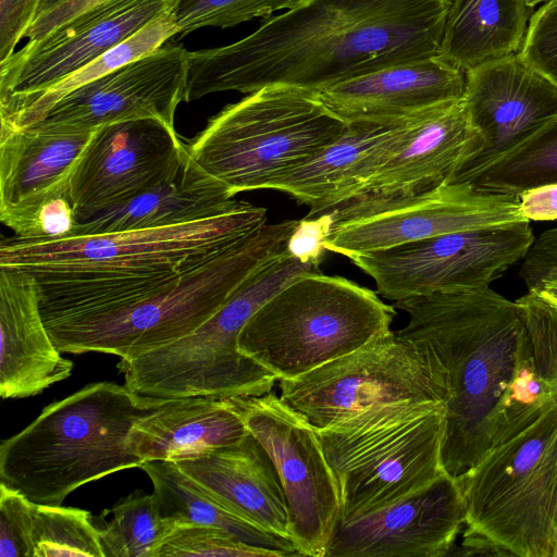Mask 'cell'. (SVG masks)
<instances>
[{
    "label": "cell",
    "mask_w": 557,
    "mask_h": 557,
    "mask_svg": "<svg viewBox=\"0 0 557 557\" xmlns=\"http://www.w3.org/2000/svg\"><path fill=\"white\" fill-rule=\"evenodd\" d=\"M453 0H307L230 45L188 51L185 102L272 85L319 92L441 54Z\"/></svg>",
    "instance_id": "6da1fadb"
},
{
    "label": "cell",
    "mask_w": 557,
    "mask_h": 557,
    "mask_svg": "<svg viewBox=\"0 0 557 557\" xmlns=\"http://www.w3.org/2000/svg\"><path fill=\"white\" fill-rule=\"evenodd\" d=\"M393 306L408 314L396 336L416 351L444 406L442 467L457 480L507 420L527 408L518 401L517 383L535 366L520 307L490 286Z\"/></svg>",
    "instance_id": "7a4b0ae2"
},
{
    "label": "cell",
    "mask_w": 557,
    "mask_h": 557,
    "mask_svg": "<svg viewBox=\"0 0 557 557\" xmlns=\"http://www.w3.org/2000/svg\"><path fill=\"white\" fill-rule=\"evenodd\" d=\"M267 210L246 201L201 221L60 239L0 240V270L29 275L46 327L129 307L256 232Z\"/></svg>",
    "instance_id": "3957f363"
},
{
    "label": "cell",
    "mask_w": 557,
    "mask_h": 557,
    "mask_svg": "<svg viewBox=\"0 0 557 557\" xmlns=\"http://www.w3.org/2000/svg\"><path fill=\"white\" fill-rule=\"evenodd\" d=\"M456 482L465 530L453 555L557 557V396L512 414Z\"/></svg>",
    "instance_id": "277c9868"
},
{
    "label": "cell",
    "mask_w": 557,
    "mask_h": 557,
    "mask_svg": "<svg viewBox=\"0 0 557 557\" xmlns=\"http://www.w3.org/2000/svg\"><path fill=\"white\" fill-rule=\"evenodd\" d=\"M165 400L112 382L88 384L1 443L0 483L35 504L58 506L86 483L140 468L131 430Z\"/></svg>",
    "instance_id": "5b68a950"
},
{
    "label": "cell",
    "mask_w": 557,
    "mask_h": 557,
    "mask_svg": "<svg viewBox=\"0 0 557 557\" xmlns=\"http://www.w3.org/2000/svg\"><path fill=\"white\" fill-rule=\"evenodd\" d=\"M301 220L264 224L182 274L169 288L101 315L47 329L61 352L134 358L207 322L257 270L284 255Z\"/></svg>",
    "instance_id": "8992f818"
},
{
    "label": "cell",
    "mask_w": 557,
    "mask_h": 557,
    "mask_svg": "<svg viewBox=\"0 0 557 557\" xmlns=\"http://www.w3.org/2000/svg\"><path fill=\"white\" fill-rule=\"evenodd\" d=\"M322 260L287 251L249 276L201 326L169 345L117 363L125 386L156 398L260 396L277 379L238 350L239 334L292 280L319 273Z\"/></svg>",
    "instance_id": "52a82bcc"
},
{
    "label": "cell",
    "mask_w": 557,
    "mask_h": 557,
    "mask_svg": "<svg viewBox=\"0 0 557 557\" xmlns=\"http://www.w3.org/2000/svg\"><path fill=\"white\" fill-rule=\"evenodd\" d=\"M395 307L322 272L292 280L247 321L238 350L277 381L293 379L392 332Z\"/></svg>",
    "instance_id": "ba28073f"
},
{
    "label": "cell",
    "mask_w": 557,
    "mask_h": 557,
    "mask_svg": "<svg viewBox=\"0 0 557 557\" xmlns=\"http://www.w3.org/2000/svg\"><path fill=\"white\" fill-rule=\"evenodd\" d=\"M444 420L440 401L400 400L317 430L338 488V522L391 505L445 473Z\"/></svg>",
    "instance_id": "9c48e42d"
},
{
    "label": "cell",
    "mask_w": 557,
    "mask_h": 557,
    "mask_svg": "<svg viewBox=\"0 0 557 557\" xmlns=\"http://www.w3.org/2000/svg\"><path fill=\"white\" fill-rule=\"evenodd\" d=\"M346 124L315 92L272 85L224 107L185 146L235 196L268 189L336 140Z\"/></svg>",
    "instance_id": "30bf717a"
},
{
    "label": "cell",
    "mask_w": 557,
    "mask_h": 557,
    "mask_svg": "<svg viewBox=\"0 0 557 557\" xmlns=\"http://www.w3.org/2000/svg\"><path fill=\"white\" fill-rule=\"evenodd\" d=\"M535 238L530 221L460 231L387 249L352 255L350 261L393 300L490 286L523 260Z\"/></svg>",
    "instance_id": "8fae6325"
},
{
    "label": "cell",
    "mask_w": 557,
    "mask_h": 557,
    "mask_svg": "<svg viewBox=\"0 0 557 557\" xmlns=\"http://www.w3.org/2000/svg\"><path fill=\"white\" fill-rule=\"evenodd\" d=\"M519 196L444 183L429 191L369 205H339L324 213L325 250L350 257L440 236L527 221Z\"/></svg>",
    "instance_id": "7c38bea8"
},
{
    "label": "cell",
    "mask_w": 557,
    "mask_h": 557,
    "mask_svg": "<svg viewBox=\"0 0 557 557\" xmlns=\"http://www.w3.org/2000/svg\"><path fill=\"white\" fill-rule=\"evenodd\" d=\"M231 399L277 470L298 555L325 557L341 519V503L318 431L272 391Z\"/></svg>",
    "instance_id": "4fadbf2b"
},
{
    "label": "cell",
    "mask_w": 557,
    "mask_h": 557,
    "mask_svg": "<svg viewBox=\"0 0 557 557\" xmlns=\"http://www.w3.org/2000/svg\"><path fill=\"white\" fill-rule=\"evenodd\" d=\"M280 398L315 430L383 404L441 401L416 351L395 332L293 379L278 380Z\"/></svg>",
    "instance_id": "5bb4252c"
},
{
    "label": "cell",
    "mask_w": 557,
    "mask_h": 557,
    "mask_svg": "<svg viewBox=\"0 0 557 557\" xmlns=\"http://www.w3.org/2000/svg\"><path fill=\"white\" fill-rule=\"evenodd\" d=\"M181 0H110L0 64V116L116 47Z\"/></svg>",
    "instance_id": "9a60e30c"
},
{
    "label": "cell",
    "mask_w": 557,
    "mask_h": 557,
    "mask_svg": "<svg viewBox=\"0 0 557 557\" xmlns=\"http://www.w3.org/2000/svg\"><path fill=\"white\" fill-rule=\"evenodd\" d=\"M463 101L472 139L445 183L491 163L557 115V85L519 53L466 72Z\"/></svg>",
    "instance_id": "2e32d148"
},
{
    "label": "cell",
    "mask_w": 557,
    "mask_h": 557,
    "mask_svg": "<svg viewBox=\"0 0 557 557\" xmlns=\"http://www.w3.org/2000/svg\"><path fill=\"white\" fill-rule=\"evenodd\" d=\"M185 153L175 127L156 119L97 128L70 178L77 223L151 188L177 169Z\"/></svg>",
    "instance_id": "e0dca14e"
},
{
    "label": "cell",
    "mask_w": 557,
    "mask_h": 557,
    "mask_svg": "<svg viewBox=\"0 0 557 557\" xmlns=\"http://www.w3.org/2000/svg\"><path fill=\"white\" fill-rule=\"evenodd\" d=\"M188 50L174 44L128 62L57 102L34 124L64 132H92L125 120L156 119L172 127L185 102Z\"/></svg>",
    "instance_id": "ac0fdd59"
},
{
    "label": "cell",
    "mask_w": 557,
    "mask_h": 557,
    "mask_svg": "<svg viewBox=\"0 0 557 557\" xmlns=\"http://www.w3.org/2000/svg\"><path fill=\"white\" fill-rule=\"evenodd\" d=\"M463 524L459 486L443 473L391 505L338 522L325 557H444Z\"/></svg>",
    "instance_id": "d6986e66"
},
{
    "label": "cell",
    "mask_w": 557,
    "mask_h": 557,
    "mask_svg": "<svg viewBox=\"0 0 557 557\" xmlns=\"http://www.w3.org/2000/svg\"><path fill=\"white\" fill-rule=\"evenodd\" d=\"M465 89L466 72L437 54L369 72L315 95L346 123H397L458 101Z\"/></svg>",
    "instance_id": "ffe728a7"
},
{
    "label": "cell",
    "mask_w": 557,
    "mask_h": 557,
    "mask_svg": "<svg viewBox=\"0 0 557 557\" xmlns=\"http://www.w3.org/2000/svg\"><path fill=\"white\" fill-rule=\"evenodd\" d=\"M420 116L397 123L348 122L336 140L273 181L268 189L284 191L308 206V218L327 212L360 191Z\"/></svg>",
    "instance_id": "44dd1931"
},
{
    "label": "cell",
    "mask_w": 557,
    "mask_h": 557,
    "mask_svg": "<svg viewBox=\"0 0 557 557\" xmlns=\"http://www.w3.org/2000/svg\"><path fill=\"white\" fill-rule=\"evenodd\" d=\"M176 463L223 508L271 534L292 541L287 503L277 470L249 431L233 444Z\"/></svg>",
    "instance_id": "7402d4cb"
},
{
    "label": "cell",
    "mask_w": 557,
    "mask_h": 557,
    "mask_svg": "<svg viewBox=\"0 0 557 557\" xmlns=\"http://www.w3.org/2000/svg\"><path fill=\"white\" fill-rule=\"evenodd\" d=\"M471 139L463 98L423 114L360 191L342 205L397 200L441 186Z\"/></svg>",
    "instance_id": "603a6c76"
},
{
    "label": "cell",
    "mask_w": 557,
    "mask_h": 557,
    "mask_svg": "<svg viewBox=\"0 0 557 557\" xmlns=\"http://www.w3.org/2000/svg\"><path fill=\"white\" fill-rule=\"evenodd\" d=\"M73 362L61 356L45 325L34 280L0 270V395L40 394L67 379Z\"/></svg>",
    "instance_id": "cb8c5ba5"
},
{
    "label": "cell",
    "mask_w": 557,
    "mask_h": 557,
    "mask_svg": "<svg viewBox=\"0 0 557 557\" xmlns=\"http://www.w3.org/2000/svg\"><path fill=\"white\" fill-rule=\"evenodd\" d=\"M239 202L193 160L186 148L172 174L133 199L78 222L72 236L193 223L223 214Z\"/></svg>",
    "instance_id": "d4e9b609"
},
{
    "label": "cell",
    "mask_w": 557,
    "mask_h": 557,
    "mask_svg": "<svg viewBox=\"0 0 557 557\" xmlns=\"http://www.w3.org/2000/svg\"><path fill=\"white\" fill-rule=\"evenodd\" d=\"M94 133L0 123V213L69 193L73 170Z\"/></svg>",
    "instance_id": "484cf974"
},
{
    "label": "cell",
    "mask_w": 557,
    "mask_h": 557,
    "mask_svg": "<svg viewBox=\"0 0 557 557\" xmlns=\"http://www.w3.org/2000/svg\"><path fill=\"white\" fill-rule=\"evenodd\" d=\"M247 433L231 398L185 397L166 399L139 418L128 443L143 463L177 462L233 444Z\"/></svg>",
    "instance_id": "4316f807"
},
{
    "label": "cell",
    "mask_w": 557,
    "mask_h": 557,
    "mask_svg": "<svg viewBox=\"0 0 557 557\" xmlns=\"http://www.w3.org/2000/svg\"><path fill=\"white\" fill-rule=\"evenodd\" d=\"M532 13L527 0H453L441 54L465 72L516 54Z\"/></svg>",
    "instance_id": "83f0119b"
},
{
    "label": "cell",
    "mask_w": 557,
    "mask_h": 557,
    "mask_svg": "<svg viewBox=\"0 0 557 557\" xmlns=\"http://www.w3.org/2000/svg\"><path fill=\"white\" fill-rule=\"evenodd\" d=\"M140 468L149 476L163 518L178 524L223 529L253 546L299 556L290 540L271 534L230 512L201 491L173 461H146Z\"/></svg>",
    "instance_id": "f1b7e54d"
},
{
    "label": "cell",
    "mask_w": 557,
    "mask_h": 557,
    "mask_svg": "<svg viewBox=\"0 0 557 557\" xmlns=\"http://www.w3.org/2000/svg\"><path fill=\"white\" fill-rule=\"evenodd\" d=\"M178 33L172 12L158 16L116 47L33 96L11 115L0 116V123L28 127L40 122L50 109L69 94L151 53Z\"/></svg>",
    "instance_id": "f546056e"
},
{
    "label": "cell",
    "mask_w": 557,
    "mask_h": 557,
    "mask_svg": "<svg viewBox=\"0 0 557 557\" xmlns=\"http://www.w3.org/2000/svg\"><path fill=\"white\" fill-rule=\"evenodd\" d=\"M498 194L557 184V115L527 139L459 183Z\"/></svg>",
    "instance_id": "4dcf8cb0"
},
{
    "label": "cell",
    "mask_w": 557,
    "mask_h": 557,
    "mask_svg": "<svg viewBox=\"0 0 557 557\" xmlns=\"http://www.w3.org/2000/svg\"><path fill=\"white\" fill-rule=\"evenodd\" d=\"M109 511L112 519L99 529L106 557H156L160 545L177 525L160 515L153 494L140 491Z\"/></svg>",
    "instance_id": "1f68e13d"
},
{
    "label": "cell",
    "mask_w": 557,
    "mask_h": 557,
    "mask_svg": "<svg viewBox=\"0 0 557 557\" xmlns=\"http://www.w3.org/2000/svg\"><path fill=\"white\" fill-rule=\"evenodd\" d=\"M34 557H106L89 511L62 505L34 507Z\"/></svg>",
    "instance_id": "d6a6232c"
},
{
    "label": "cell",
    "mask_w": 557,
    "mask_h": 557,
    "mask_svg": "<svg viewBox=\"0 0 557 557\" xmlns=\"http://www.w3.org/2000/svg\"><path fill=\"white\" fill-rule=\"evenodd\" d=\"M307 0H181L172 11L178 38L203 27L228 28L270 17L276 11L293 9Z\"/></svg>",
    "instance_id": "836d02e7"
},
{
    "label": "cell",
    "mask_w": 557,
    "mask_h": 557,
    "mask_svg": "<svg viewBox=\"0 0 557 557\" xmlns=\"http://www.w3.org/2000/svg\"><path fill=\"white\" fill-rule=\"evenodd\" d=\"M187 556L284 557L288 555L281 550L250 545L220 528L178 524L160 545L156 557Z\"/></svg>",
    "instance_id": "e575fe53"
},
{
    "label": "cell",
    "mask_w": 557,
    "mask_h": 557,
    "mask_svg": "<svg viewBox=\"0 0 557 557\" xmlns=\"http://www.w3.org/2000/svg\"><path fill=\"white\" fill-rule=\"evenodd\" d=\"M539 376L557 396V306L534 290L518 298Z\"/></svg>",
    "instance_id": "d590c367"
},
{
    "label": "cell",
    "mask_w": 557,
    "mask_h": 557,
    "mask_svg": "<svg viewBox=\"0 0 557 557\" xmlns=\"http://www.w3.org/2000/svg\"><path fill=\"white\" fill-rule=\"evenodd\" d=\"M2 224L24 239H60L73 235L77 218L69 193L20 210L0 213Z\"/></svg>",
    "instance_id": "8d00e7d4"
},
{
    "label": "cell",
    "mask_w": 557,
    "mask_h": 557,
    "mask_svg": "<svg viewBox=\"0 0 557 557\" xmlns=\"http://www.w3.org/2000/svg\"><path fill=\"white\" fill-rule=\"evenodd\" d=\"M35 503L0 483V557H34Z\"/></svg>",
    "instance_id": "74e56055"
},
{
    "label": "cell",
    "mask_w": 557,
    "mask_h": 557,
    "mask_svg": "<svg viewBox=\"0 0 557 557\" xmlns=\"http://www.w3.org/2000/svg\"><path fill=\"white\" fill-rule=\"evenodd\" d=\"M519 55L557 85V0L532 13Z\"/></svg>",
    "instance_id": "f35d334b"
},
{
    "label": "cell",
    "mask_w": 557,
    "mask_h": 557,
    "mask_svg": "<svg viewBox=\"0 0 557 557\" xmlns=\"http://www.w3.org/2000/svg\"><path fill=\"white\" fill-rule=\"evenodd\" d=\"M47 0H0V64L15 53Z\"/></svg>",
    "instance_id": "ab89813d"
},
{
    "label": "cell",
    "mask_w": 557,
    "mask_h": 557,
    "mask_svg": "<svg viewBox=\"0 0 557 557\" xmlns=\"http://www.w3.org/2000/svg\"><path fill=\"white\" fill-rule=\"evenodd\" d=\"M110 0H47L25 37L38 41L70 21Z\"/></svg>",
    "instance_id": "60d3db41"
},
{
    "label": "cell",
    "mask_w": 557,
    "mask_h": 557,
    "mask_svg": "<svg viewBox=\"0 0 557 557\" xmlns=\"http://www.w3.org/2000/svg\"><path fill=\"white\" fill-rule=\"evenodd\" d=\"M557 264V227L542 233L533 243L522 261L520 277L527 287L540 275Z\"/></svg>",
    "instance_id": "b9f144b4"
},
{
    "label": "cell",
    "mask_w": 557,
    "mask_h": 557,
    "mask_svg": "<svg viewBox=\"0 0 557 557\" xmlns=\"http://www.w3.org/2000/svg\"><path fill=\"white\" fill-rule=\"evenodd\" d=\"M519 209L527 221L557 220V184H548L519 195Z\"/></svg>",
    "instance_id": "7bdbcfd3"
},
{
    "label": "cell",
    "mask_w": 557,
    "mask_h": 557,
    "mask_svg": "<svg viewBox=\"0 0 557 557\" xmlns=\"http://www.w3.org/2000/svg\"><path fill=\"white\" fill-rule=\"evenodd\" d=\"M528 290H534L557 306V264L545 271Z\"/></svg>",
    "instance_id": "ee69618b"
},
{
    "label": "cell",
    "mask_w": 557,
    "mask_h": 557,
    "mask_svg": "<svg viewBox=\"0 0 557 557\" xmlns=\"http://www.w3.org/2000/svg\"><path fill=\"white\" fill-rule=\"evenodd\" d=\"M547 0H527L528 4L532 8H534L536 4L541 3V2H545Z\"/></svg>",
    "instance_id": "f6af8a7d"
}]
</instances>
